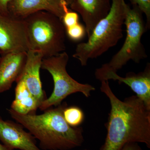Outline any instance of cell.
I'll list each match as a JSON object with an SVG mask.
<instances>
[{
    "instance_id": "9a60e30c",
    "label": "cell",
    "mask_w": 150,
    "mask_h": 150,
    "mask_svg": "<svg viewBox=\"0 0 150 150\" xmlns=\"http://www.w3.org/2000/svg\"><path fill=\"white\" fill-rule=\"evenodd\" d=\"M63 115L67 123L73 127H79L84 120V114L79 107L76 106H67Z\"/></svg>"
},
{
    "instance_id": "277c9868",
    "label": "cell",
    "mask_w": 150,
    "mask_h": 150,
    "mask_svg": "<svg viewBox=\"0 0 150 150\" xmlns=\"http://www.w3.org/2000/svg\"><path fill=\"white\" fill-rule=\"evenodd\" d=\"M27 27L29 50L39 52L43 59L66 50V29L62 20L41 11L24 19Z\"/></svg>"
},
{
    "instance_id": "ba28073f",
    "label": "cell",
    "mask_w": 150,
    "mask_h": 150,
    "mask_svg": "<svg viewBox=\"0 0 150 150\" xmlns=\"http://www.w3.org/2000/svg\"><path fill=\"white\" fill-rule=\"evenodd\" d=\"M96 79L100 82L112 80L118 81L119 83H123L129 86L150 109V64L148 63L143 71L136 74L127 73L126 76L121 77L117 73L98 68L95 72Z\"/></svg>"
},
{
    "instance_id": "603a6c76",
    "label": "cell",
    "mask_w": 150,
    "mask_h": 150,
    "mask_svg": "<svg viewBox=\"0 0 150 150\" xmlns=\"http://www.w3.org/2000/svg\"><path fill=\"white\" fill-rule=\"evenodd\" d=\"M1 54H0V58H1Z\"/></svg>"
},
{
    "instance_id": "cb8c5ba5",
    "label": "cell",
    "mask_w": 150,
    "mask_h": 150,
    "mask_svg": "<svg viewBox=\"0 0 150 150\" xmlns=\"http://www.w3.org/2000/svg\"><path fill=\"white\" fill-rule=\"evenodd\" d=\"M88 150L85 149V150Z\"/></svg>"
},
{
    "instance_id": "52a82bcc",
    "label": "cell",
    "mask_w": 150,
    "mask_h": 150,
    "mask_svg": "<svg viewBox=\"0 0 150 150\" xmlns=\"http://www.w3.org/2000/svg\"><path fill=\"white\" fill-rule=\"evenodd\" d=\"M29 50L26 24L24 19L0 15V54L1 56Z\"/></svg>"
},
{
    "instance_id": "ffe728a7",
    "label": "cell",
    "mask_w": 150,
    "mask_h": 150,
    "mask_svg": "<svg viewBox=\"0 0 150 150\" xmlns=\"http://www.w3.org/2000/svg\"><path fill=\"white\" fill-rule=\"evenodd\" d=\"M121 150H142L137 143H129L126 144Z\"/></svg>"
},
{
    "instance_id": "5b68a950",
    "label": "cell",
    "mask_w": 150,
    "mask_h": 150,
    "mask_svg": "<svg viewBox=\"0 0 150 150\" xmlns=\"http://www.w3.org/2000/svg\"><path fill=\"white\" fill-rule=\"evenodd\" d=\"M69 61V55L65 51L42 60L41 69L48 71L52 76L54 88L51 95L39 106V109L41 111L58 106L70 95L81 93L88 98L92 92L95 91L93 86L79 83L69 75L67 70Z\"/></svg>"
},
{
    "instance_id": "ac0fdd59",
    "label": "cell",
    "mask_w": 150,
    "mask_h": 150,
    "mask_svg": "<svg viewBox=\"0 0 150 150\" xmlns=\"http://www.w3.org/2000/svg\"><path fill=\"white\" fill-rule=\"evenodd\" d=\"M62 21L65 29L71 27L79 23V14L76 12L69 9L64 15Z\"/></svg>"
},
{
    "instance_id": "6da1fadb",
    "label": "cell",
    "mask_w": 150,
    "mask_h": 150,
    "mask_svg": "<svg viewBox=\"0 0 150 150\" xmlns=\"http://www.w3.org/2000/svg\"><path fill=\"white\" fill-rule=\"evenodd\" d=\"M100 90L110 104L105 125L107 135L100 150H121L129 143H143L150 149V109L136 95L119 99L108 81H101Z\"/></svg>"
},
{
    "instance_id": "7c38bea8",
    "label": "cell",
    "mask_w": 150,
    "mask_h": 150,
    "mask_svg": "<svg viewBox=\"0 0 150 150\" xmlns=\"http://www.w3.org/2000/svg\"><path fill=\"white\" fill-rule=\"evenodd\" d=\"M27 54L25 66L18 81H24L30 93L40 103V105L47 98L42 89L40 79V71L43 58L38 51L29 50Z\"/></svg>"
},
{
    "instance_id": "d6986e66",
    "label": "cell",
    "mask_w": 150,
    "mask_h": 150,
    "mask_svg": "<svg viewBox=\"0 0 150 150\" xmlns=\"http://www.w3.org/2000/svg\"><path fill=\"white\" fill-rule=\"evenodd\" d=\"M12 0H0V15L8 16L9 15L8 6Z\"/></svg>"
},
{
    "instance_id": "44dd1931",
    "label": "cell",
    "mask_w": 150,
    "mask_h": 150,
    "mask_svg": "<svg viewBox=\"0 0 150 150\" xmlns=\"http://www.w3.org/2000/svg\"><path fill=\"white\" fill-rule=\"evenodd\" d=\"M0 150H12L9 149L4 144H1L0 143Z\"/></svg>"
},
{
    "instance_id": "8fae6325",
    "label": "cell",
    "mask_w": 150,
    "mask_h": 150,
    "mask_svg": "<svg viewBox=\"0 0 150 150\" xmlns=\"http://www.w3.org/2000/svg\"><path fill=\"white\" fill-rule=\"evenodd\" d=\"M111 4V0H73L69 6L81 17L88 38L98 23L109 12Z\"/></svg>"
},
{
    "instance_id": "2e32d148",
    "label": "cell",
    "mask_w": 150,
    "mask_h": 150,
    "mask_svg": "<svg viewBox=\"0 0 150 150\" xmlns=\"http://www.w3.org/2000/svg\"><path fill=\"white\" fill-rule=\"evenodd\" d=\"M133 6L137 7L146 16L147 29L150 28V0H129Z\"/></svg>"
},
{
    "instance_id": "9c48e42d",
    "label": "cell",
    "mask_w": 150,
    "mask_h": 150,
    "mask_svg": "<svg viewBox=\"0 0 150 150\" xmlns=\"http://www.w3.org/2000/svg\"><path fill=\"white\" fill-rule=\"evenodd\" d=\"M69 6L66 0H12L8 11L10 15L23 19L32 14L44 11L62 20L69 9Z\"/></svg>"
},
{
    "instance_id": "30bf717a",
    "label": "cell",
    "mask_w": 150,
    "mask_h": 150,
    "mask_svg": "<svg viewBox=\"0 0 150 150\" xmlns=\"http://www.w3.org/2000/svg\"><path fill=\"white\" fill-rule=\"evenodd\" d=\"M18 123L4 120L0 116V140L11 150H42L38 147L36 139Z\"/></svg>"
},
{
    "instance_id": "7402d4cb",
    "label": "cell",
    "mask_w": 150,
    "mask_h": 150,
    "mask_svg": "<svg viewBox=\"0 0 150 150\" xmlns=\"http://www.w3.org/2000/svg\"><path fill=\"white\" fill-rule=\"evenodd\" d=\"M66 1H67L68 5L69 6L71 4V3L72 1L73 0H66Z\"/></svg>"
},
{
    "instance_id": "4fadbf2b",
    "label": "cell",
    "mask_w": 150,
    "mask_h": 150,
    "mask_svg": "<svg viewBox=\"0 0 150 150\" xmlns=\"http://www.w3.org/2000/svg\"><path fill=\"white\" fill-rule=\"evenodd\" d=\"M27 52L8 53L0 58V93L9 90L16 82L24 69Z\"/></svg>"
},
{
    "instance_id": "3957f363",
    "label": "cell",
    "mask_w": 150,
    "mask_h": 150,
    "mask_svg": "<svg viewBox=\"0 0 150 150\" xmlns=\"http://www.w3.org/2000/svg\"><path fill=\"white\" fill-rule=\"evenodd\" d=\"M129 5L125 0H111L106 16L100 21L87 41L79 43L73 57L86 67L90 59H96L115 46L123 37V27Z\"/></svg>"
},
{
    "instance_id": "7a4b0ae2",
    "label": "cell",
    "mask_w": 150,
    "mask_h": 150,
    "mask_svg": "<svg viewBox=\"0 0 150 150\" xmlns=\"http://www.w3.org/2000/svg\"><path fill=\"white\" fill-rule=\"evenodd\" d=\"M67 103L36 113L23 115L11 108L8 109L11 118L27 129L39 142V148L43 150H70L82 145L83 129L73 127L65 121L63 111Z\"/></svg>"
},
{
    "instance_id": "e0dca14e",
    "label": "cell",
    "mask_w": 150,
    "mask_h": 150,
    "mask_svg": "<svg viewBox=\"0 0 150 150\" xmlns=\"http://www.w3.org/2000/svg\"><path fill=\"white\" fill-rule=\"evenodd\" d=\"M66 33L71 40L79 41L83 38L85 35V27L79 23L74 26L66 29Z\"/></svg>"
},
{
    "instance_id": "5bb4252c",
    "label": "cell",
    "mask_w": 150,
    "mask_h": 150,
    "mask_svg": "<svg viewBox=\"0 0 150 150\" xmlns=\"http://www.w3.org/2000/svg\"><path fill=\"white\" fill-rule=\"evenodd\" d=\"M16 83L15 98L11 105V109L23 115L36 113L40 103L30 93L23 81L19 80Z\"/></svg>"
},
{
    "instance_id": "8992f818",
    "label": "cell",
    "mask_w": 150,
    "mask_h": 150,
    "mask_svg": "<svg viewBox=\"0 0 150 150\" xmlns=\"http://www.w3.org/2000/svg\"><path fill=\"white\" fill-rule=\"evenodd\" d=\"M143 14L137 7L129 6L124 23L126 36L123 46L110 61L103 64L100 69L117 73L130 61L139 64L147 58L142 42V36L147 30Z\"/></svg>"
}]
</instances>
